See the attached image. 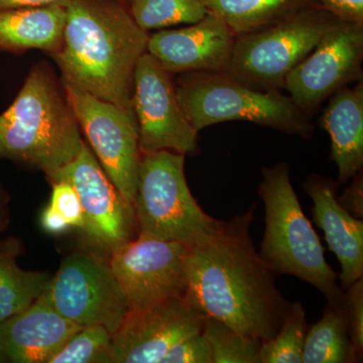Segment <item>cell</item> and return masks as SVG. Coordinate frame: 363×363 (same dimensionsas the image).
Returning a JSON list of instances; mask_svg holds the SVG:
<instances>
[{
	"instance_id": "9",
	"label": "cell",
	"mask_w": 363,
	"mask_h": 363,
	"mask_svg": "<svg viewBox=\"0 0 363 363\" xmlns=\"http://www.w3.org/2000/svg\"><path fill=\"white\" fill-rule=\"evenodd\" d=\"M188 245L138 236L116 248L108 262L130 310L186 296Z\"/></svg>"
},
{
	"instance_id": "22",
	"label": "cell",
	"mask_w": 363,
	"mask_h": 363,
	"mask_svg": "<svg viewBox=\"0 0 363 363\" xmlns=\"http://www.w3.org/2000/svg\"><path fill=\"white\" fill-rule=\"evenodd\" d=\"M302 362H352L344 296L328 301L323 316L306 332Z\"/></svg>"
},
{
	"instance_id": "24",
	"label": "cell",
	"mask_w": 363,
	"mask_h": 363,
	"mask_svg": "<svg viewBox=\"0 0 363 363\" xmlns=\"http://www.w3.org/2000/svg\"><path fill=\"white\" fill-rule=\"evenodd\" d=\"M307 323L302 303H290L278 333L262 342L259 363H302Z\"/></svg>"
},
{
	"instance_id": "1",
	"label": "cell",
	"mask_w": 363,
	"mask_h": 363,
	"mask_svg": "<svg viewBox=\"0 0 363 363\" xmlns=\"http://www.w3.org/2000/svg\"><path fill=\"white\" fill-rule=\"evenodd\" d=\"M255 209L218 220L189 247L186 296L205 317L264 342L278 333L290 302L253 247Z\"/></svg>"
},
{
	"instance_id": "4",
	"label": "cell",
	"mask_w": 363,
	"mask_h": 363,
	"mask_svg": "<svg viewBox=\"0 0 363 363\" xmlns=\"http://www.w3.org/2000/svg\"><path fill=\"white\" fill-rule=\"evenodd\" d=\"M259 194L266 209V229L259 257L274 274H291L315 286L328 301L342 300L338 274L306 217L291 183L288 164L262 169Z\"/></svg>"
},
{
	"instance_id": "12",
	"label": "cell",
	"mask_w": 363,
	"mask_h": 363,
	"mask_svg": "<svg viewBox=\"0 0 363 363\" xmlns=\"http://www.w3.org/2000/svg\"><path fill=\"white\" fill-rule=\"evenodd\" d=\"M363 25L337 21L288 76L284 88L309 114L327 98L362 77Z\"/></svg>"
},
{
	"instance_id": "25",
	"label": "cell",
	"mask_w": 363,
	"mask_h": 363,
	"mask_svg": "<svg viewBox=\"0 0 363 363\" xmlns=\"http://www.w3.org/2000/svg\"><path fill=\"white\" fill-rule=\"evenodd\" d=\"M202 334L209 343L212 363H259V339L243 335L211 317H205Z\"/></svg>"
},
{
	"instance_id": "32",
	"label": "cell",
	"mask_w": 363,
	"mask_h": 363,
	"mask_svg": "<svg viewBox=\"0 0 363 363\" xmlns=\"http://www.w3.org/2000/svg\"><path fill=\"white\" fill-rule=\"evenodd\" d=\"M72 0H0V11L11 9H32V7H67Z\"/></svg>"
},
{
	"instance_id": "17",
	"label": "cell",
	"mask_w": 363,
	"mask_h": 363,
	"mask_svg": "<svg viewBox=\"0 0 363 363\" xmlns=\"http://www.w3.org/2000/svg\"><path fill=\"white\" fill-rule=\"evenodd\" d=\"M303 187L314 204L315 223L323 230L329 248L340 262V288L346 290L363 277L362 219L355 218L341 206L333 182L311 175Z\"/></svg>"
},
{
	"instance_id": "23",
	"label": "cell",
	"mask_w": 363,
	"mask_h": 363,
	"mask_svg": "<svg viewBox=\"0 0 363 363\" xmlns=\"http://www.w3.org/2000/svg\"><path fill=\"white\" fill-rule=\"evenodd\" d=\"M130 13L147 32L169 26L191 25L208 13L200 0H130Z\"/></svg>"
},
{
	"instance_id": "3",
	"label": "cell",
	"mask_w": 363,
	"mask_h": 363,
	"mask_svg": "<svg viewBox=\"0 0 363 363\" xmlns=\"http://www.w3.org/2000/svg\"><path fill=\"white\" fill-rule=\"evenodd\" d=\"M80 126L51 71L35 66L0 116V157L26 162L51 177L82 149Z\"/></svg>"
},
{
	"instance_id": "30",
	"label": "cell",
	"mask_w": 363,
	"mask_h": 363,
	"mask_svg": "<svg viewBox=\"0 0 363 363\" xmlns=\"http://www.w3.org/2000/svg\"><path fill=\"white\" fill-rule=\"evenodd\" d=\"M338 21L363 25V0H317Z\"/></svg>"
},
{
	"instance_id": "13",
	"label": "cell",
	"mask_w": 363,
	"mask_h": 363,
	"mask_svg": "<svg viewBox=\"0 0 363 363\" xmlns=\"http://www.w3.org/2000/svg\"><path fill=\"white\" fill-rule=\"evenodd\" d=\"M204 319V314L187 296L130 310L112 335L109 360L160 363L172 346L202 332Z\"/></svg>"
},
{
	"instance_id": "19",
	"label": "cell",
	"mask_w": 363,
	"mask_h": 363,
	"mask_svg": "<svg viewBox=\"0 0 363 363\" xmlns=\"http://www.w3.org/2000/svg\"><path fill=\"white\" fill-rule=\"evenodd\" d=\"M66 9L62 6L0 11V51L43 50L55 54L63 40Z\"/></svg>"
},
{
	"instance_id": "16",
	"label": "cell",
	"mask_w": 363,
	"mask_h": 363,
	"mask_svg": "<svg viewBox=\"0 0 363 363\" xmlns=\"http://www.w3.org/2000/svg\"><path fill=\"white\" fill-rule=\"evenodd\" d=\"M81 328L40 297L28 309L0 321V362L47 363Z\"/></svg>"
},
{
	"instance_id": "7",
	"label": "cell",
	"mask_w": 363,
	"mask_h": 363,
	"mask_svg": "<svg viewBox=\"0 0 363 363\" xmlns=\"http://www.w3.org/2000/svg\"><path fill=\"white\" fill-rule=\"evenodd\" d=\"M337 21L317 4L262 30L238 35L227 72L250 85L284 88L286 76Z\"/></svg>"
},
{
	"instance_id": "6",
	"label": "cell",
	"mask_w": 363,
	"mask_h": 363,
	"mask_svg": "<svg viewBox=\"0 0 363 363\" xmlns=\"http://www.w3.org/2000/svg\"><path fill=\"white\" fill-rule=\"evenodd\" d=\"M133 208L138 236L188 247L218 223L188 187L185 155L172 150L142 152Z\"/></svg>"
},
{
	"instance_id": "20",
	"label": "cell",
	"mask_w": 363,
	"mask_h": 363,
	"mask_svg": "<svg viewBox=\"0 0 363 363\" xmlns=\"http://www.w3.org/2000/svg\"><path fill=\"white\" fill-rule=\"evenodd\" d=\"M221 18L235 37L266 28L295 16L317 0H200Z\"/></svg>"
},
{
	"instance_id": "11",
	"label": "cell",
	"mask_w": 363,
	"mask_h": 363,
	"mask_svg": "<svg viewBox=\"0 0 363 363\" xmlns=\"http://www.w3.org/2000/svg\"><path fill=\"white\" fill-rule=\"evenodd\" d=\"M133 111L140 152L197 154L198 133L182 108L171 73L147 52L135 68Z\"/></svg>"
},
{
	"instance_id": "31",
	"label": "cell",
	"mask_w": 363,
	"mask_h": 363,
	"mask_svg": "<svg viewBox=\"0 0 363 363\" xmlns=\"http://www.w3.org/2000/svg\"><path fill=\"white\" fill-rule=\"evenodd\" d=\"M352 183L346 188L343 194L337 197L341 206L350 212L353 217L362 219L363 217V179L362 172L353 177Z\"/></svg>"
},
{
	"instance_id": "28",
	"label": "cell",
	"mask_w": 363,
	"mask_h": 363,
	"mask_svg": "<svg viewBox=\"0 0 363 363\" xmlns=\"http://www.w3.org/2000/svg\"><path fill=\"white\" fill-rule=\"evenodd\" d=\"M352 362H362L363 355V279H357L344 290Z\"/></svg>"
},
{
	"instance_id": "18",
	"label": "cell",
	"mask_w": 363,
	"mask_h": 363,
	"mask_svg": "<svg viewBox=\"0 0 363 363\" xmlns=\"http://www.w3.org/2000/svg\"><path fill=\"white\" fill-rule=\"evenodd\" d=\"M321 124L330 135L331 160L338 168V183H346L363 167L362 82L332 95Z\"/></svg>"
},
{
	"instance_id": "8",
	"label": "cell",
	"mask_w": 363,
	"mask_h": 363,
	"mask_svg": "<svg viewBox=\"0 0 363 363\" xmlns=\"http://www.w3.org/2000/svg\"><path fill=\"white\" fill-rule=\"evenodd\" d=\"M40 298L69 321L100 325L112 335L130 311L109 264L86 253L68 255Z\"/></svg>"
},
{
	"instance_id": "29",
	"label": "cell",
	"mask_w": 363,
	"mask_h": 363,
	"mask_svg": "<svg viewBox=\"0 0 363 363\" xmlns=\"http://www.w3.org/2000/svg\"><path fill=\"white\" fill-rule=\"evenodd\" d=\"M160 363H212L211 350L202 332L172 346Z\"/></svg>"
},
{
	"instance_id": "2",
	"label": "cell",
	"mask_w": 363,
	"mask_h": 363,
	"mask_svg": "<svg viewBox=\"0 0 363 363\" xmlns=\"http://www.w3.org/2000/svg\"><path fill=\"white\" fill-rule=\"evenodd\" d=\"M147 40V32L116 0H72L52 56L64 84L135 114V72Z\"/></svg>"
},
{
	"instance_id": "33",
	"label": "cell",
	"mask_w": 363,
	"mask_h": 363,
	"mask_svg": "<svg viewBox=\"0 0 363 363\" xmlns=\"http://www.w3.org/2000/svg\"><path fill=\"white\" fill-rule=\"evenodd\" d=\"M1 209H2V198H1V196H0V228H1L2 224H4V222H2Z\"/></svg>"
},
{
	"instance_id": "26",
	"label": "cell",
	"mask_w": 363,
	"mask_h": 363,
	"mask_svg": "<svg viewBox=\"0 0 363 363\" xmlns=\"http://www.w3.org/2000/svg\"><path fill=\"white\" fill-rule=\"evenodd\" d=\"M112 334L104 326L82 327L47 363L111 362Z\"/></svg>"
},
{
	"instance_id": "27",
	"label": "cell",
	"mask_w": 363,
	"mask_h": 363,
	"mask_svg": "<svg viewBox=\"0 0 363 363\" xmlns=\"http://www.w3.org/2000/svg\"><path fill=\"white\" fill-rule=\"evenodd\" d=\"M40 224L47 233H66L72 227L84 230L82 206L75 189L67 181L52 182L51 203L42 214Z\"/></svg>"
},
{
	"instance_id": "15",
	"label": "cell",
	"mask_w": 363,
	"mask_h": 363,
	"mask_svg": "<svg viewBox=\"0 0 363 363\" xmlns=\"http://www.w3.org/2000/svg\"><path fill=\"white\" fill-rule=\"evenodd\" d=\"M235 38L221 18L208 13L185 28L149 35L147 52L171 74L227 72Z\"/></svg>"
},
{
	"instance_id": "14",
	"label": "cell",
	"mask_w": 363,
	"mask_h": 363,
	"mask_svg": "<svg viewBox=\"0 0 363 363\" xmlns=\"http://www.w3.org/2000/svg\"><path fill=\"white\" fill-rule=\"evenodd\" d=\"M49 179L67 181L75 189L84 214L83 231L91 240L112 250L133 240V204L124 199L85 143L78 156Z\"/></svg>"
},
{
	"instance_id": "10",
	"label": "cell",
	"mask_w": 363,
	"mask_h": 363,
	"mask_svg": "<svg viewBox=\"0 0 363 363\" xmlns=\"http://www.w3.org/2000/svg\"><path fill=\"white\" fill-rule=\"evenodd\" d=\"M64 86L79 126L105 173L124 199L133 204L142 157L135 114L77 88Z\"/></svg>"
},
{
	"instance_id": "5",
	"label": "cell",
	"mask_w": 363,
	"mask_h": 363,
	"mask_svg": "<svg viewBox=\"0 0 363 363\" xmlns=\"http://www.w3.org/2000/svg\"><path fill=\"white\" fill-rule=\"evenodd\" d=\"M179 101L197 133L213 124L242 121L310 138L314 126L292 98L267 92L228 72H193L177 86Z\"/></svg>"
},
{
	"instance_id": "21",
	"label": "cell",
	"mask_w": 363,
	"mask_h": 363,
	"mask_svg": "<svg viewBox=\"0 0 363 363\" xmlns=\"http://www.w3.org/2000/svg\"><path fill=\"white\" fill-rule=\"evenodd\" d=\"M20 245L0 242V321L28 309L45 293L50 278L45 272L23 271L16 264Z\"/></svg>"
}]
</instances>
